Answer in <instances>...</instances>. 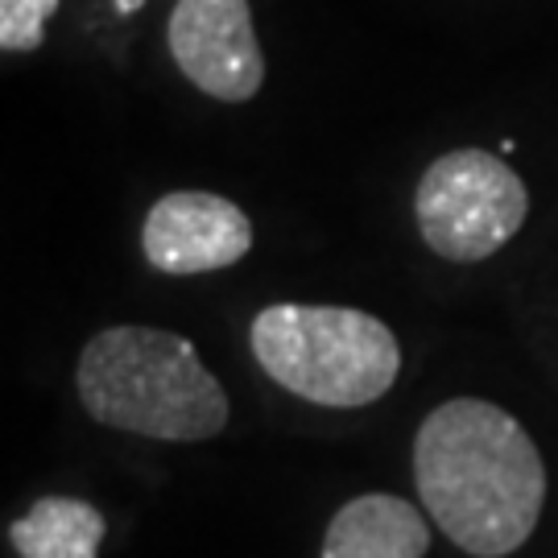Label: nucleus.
Instances as JSON below:
<instances>
[{
	"label": "nucleus",
	"mask_w": 558,
	"mask_h": 558,
	"mask_svg": "<svg viewBox=\"0 0 558 558\" xmlns=\"http://www.w3.org/2000/svg\"><path fill=\"white\" fill-rule=\"evenodd\" d=\"M414 484L430 521L476 558L525 546L546 505L538 442L513 414L480 398H451L422 418Z\"/></svg>",
	"instance_id": "obj_1"
},
{
	"label": "nucleus",
	"mask_w": 558,
	"mask_h": 558,
	"mask_svg": "<svg viewBox=\"0 0 558 558\" xmlns=\"http://www.w3.org/2000/svg\"><path fill=\"white\" fill-rule=\"evenodd\" d=\"M83 410L100 426L161 442H199L228 426V393L191 339L161 327H108L75 364Z\"/></svg>",
	"instance_id": "obj_2"
},
{
	"label": "nucleus",
	"mask_w": 558,
	"mask_h": 558,
	"mask_svg": "<svg viewBox=\"0 0 558 558\" xmlns=\"http://www.w3.org/2000/svg\"><path fill=\"white\" fill-rule=\"evenodd\" d=\"M248 343L274 385L331 410L385 398L401 373L398 336L356 306H265Z\"/></svg>",
	"instance_id": "obj_3"
},
{
	"label": "nucleus",
	"mask_w": 558,
	"mask_h": 558,
	"mask_svg": "<svg viewBox=\"0 0 558 558\" xmlns=\"http://www.w3.org/2000/svg\"><path fill=\"white\" fill-rule=\"evenodd\" d=\"M530 211L525 182L484 149H451L426 166L414 191V220L442 260H488L521 232Z\"/></svg>",
	"instance_id": "obj_4"
},
{
	"label": "nucleus",
	"mask_w": 558,
	"mask_h": 558,
	"mask_svg": "<svg viewBox=\"0 0 558 558\" xmlns=\"http://www.w3.org/2000/svg\"><path fill=\"white\" fill-rule=\"evenodd\" d=\"M170 54L203 96L223 104L253 100L265 83L248 0H179L170 13Z\"/></svg>",
	"instance_id": "obj_5"
},
{
	"label": "nucleus",
	"mask_w": 558,
	"mask_h": 558,
	"mask_svg": "<svg viewBox=\"0 0 558 558\" xmlns=\"http://www.w3.org/2000/svg\"><path fill=\"white\" fill-rule=\"evenodd\" d=\"M141 248H145V260L161 274H174V278L211 274L248 257L253 223L223 195L170 191L149 207L141 228Z\"/></svg>",
	"instance_id": "obj_6"
},
{
	"label": "nucleus",
	"mask_w": 558,
	"mask_h": 558,
	"mask_svg": "<svg viewBox=\"0 0 558 558\" xmlns=\"http://www.w3.org/2000/svg\"><path fill=\"white\" fill-rule=\"evenodd\" d=\"M426 518L410 500L389 493H364L348 500L323 538V558H426Z\"/></svg>",
	"instance_id": "obj_7"
},
{
	"label": "nucleus",
	"mask_w": 558,
	"mask_h": 558,
	"mask_svg": "<svg viewBox=\"0 0 558 558\" xmlns=\"http://www.w3.org/2000/svg\"><path fill=\"white\" fill-rule=\"evenodd\" d=\"M104 513L80 497H41L9 525L21 558H96L104 546Z\"/></svg>",
	"instance_id": "obj_8"
},
{
	"label": "nucleus",
	"mask_w": 558,
	"mask_h": 558,
	"mask_svg": "<svg viewBox=\"0 0 558 558\" xmlns=\"http://www.w3.org/2000/svg\"><path fill=\"white\" fill-rule=\"evenodd\" d=\"M59 0H0V50L25 54L46 41V21L54 17Z\"/></svg>",
	"instance_id": "obj_9"
},
{
	"label": "nucleus",
	"mask_w": 558,
	"mask_h": 558,
	"mask_svg": "<svg viewBox=\"0 0 558 558\" xmlns=\"http://www.w3.org/2000/svg\"><path fill=\"white\" fill-rule=\"evenodd\" d=\"M137 4H141V0H120V13H133Z\"/></svg>",
	"instance_id": "obj_10"
}]
</instances>
